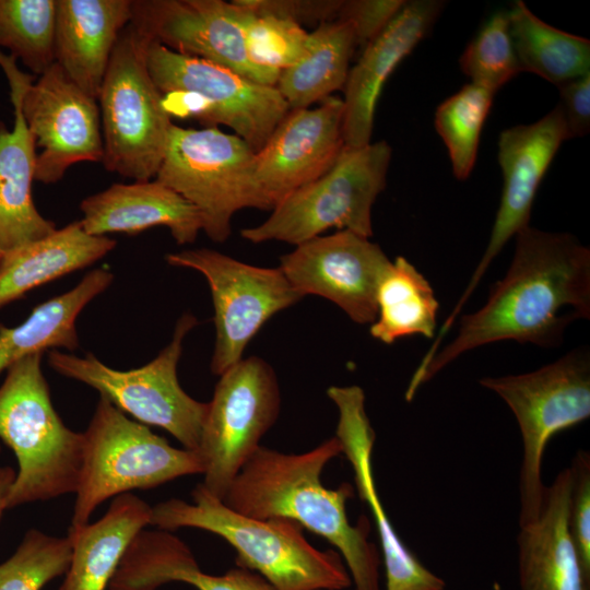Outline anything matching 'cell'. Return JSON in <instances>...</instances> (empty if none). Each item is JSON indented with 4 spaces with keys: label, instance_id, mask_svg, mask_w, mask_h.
<instances>
[{
    "label": "cell",
    "instance_id": "obj_1",
    "mask_svg": "<svg viewBox=\"0 0 590 590\" xmlns=\"http://www.w3.org/2000/svg\"><path fill=\"white\" fill-rule=\"evenodd\" d=\"M515 241L509 269L486 303L462 316L457 337L415 369L405 390L408 402L468 351L500 341L556 347L571 322L590 318V249L569 233L530 225Z\"/></svg>",
    "mask_w": 590,
    "mask_h": 590
},
{
    "label": "cell",
    "instance_id": "obj_2",
    "mask_svg": "<svg viewBox=\"0 0 590 590\" xmlns=\"http://www.w3.org/2000/svg\"><path fill=\"white\" fill-rule=\"evenodd\" d=\"M342 453L335 436L302 453L260 446L233 480L222 502L236 512L257 518H285L331 543L341 555L355 590H382L377 546L369 540L370 522L362 516L352 524L346 502L354 487L322 485L321 474Z\"/></svg>",
    "mask_w": 590,
    "mask_h": 590
},
{
    "label": "cell",
    "instance_id": "obj_3",
    "mask_svg": "<svg viewBox=\"0 0 590 590\" xmlns=\"http://www.w3.org/2000/svg\"><path fill=\"white\" fill-rule=\"evenodd\" d=\"M191 497L192 503L169 498L156 504L150 524L167 531L196 528L221 536L236 551V566L259 574L276 590H344L352 585L339 552L312 546L297 522L236 512L202 483Z\"/></svg>",
    "mask_w": 590,
    "mask_h": 590
},
{
    "label": "cell",
    "instance_id": "obj_4",
    "mask_svg": "<svg viewBox=\"0 0 590 590\" xmlns=\"http://www.w3.org/2000/svg\"><path fill=\"white\" fill-rule=\"evenodd\" d=\"M43 353L7 369L0 386V439L17 460L7 509L75 494L84 439L56 412L42 370Z\"/></svg>",
    "mask_w": 590,
    "mask_h": 590
},
{
    "label": "cell",
    "instance_id": "obj_5",
    "mask_svg": "<svg viewBox=\"0 0 590 590\" xmlns=\"http://www.w3.org/2000/svg\"><path fill=\"white\" fill-rule=\"evenodd\" d=\"M83 439V465L70 528L88 523L95 509L109 498L203 473L196 451L173 447L102 394Z\"/></svg>",
    "mask_w": 590,
    "mask_h": 590
},
{
    "label": "cell",
    "instance_id": "obj_6",
    "mask_svg": "<svg viewBox=\"0 0 590 590\" xmlns=\"http://www.w3.org/2000/svg\"><path fill=\"white\" fill-rule=\"evenodd\" d=\"M480 385L511 410L522 439L519 527L538 520L546 491L542 462L548 441L590 416V356L575 349L536 370L485 377Z\"/></svg>",
    "mask_w": 590,
    "mask_h": 590
},
{
    "label": "cell",
    "instance_id": "obj_7",
    "mask_svg": "<svg viewBox=\"0 0 590 590\" xmlns=\"http://www.w3.org/2000/svg\"><path fill=\"white\" fill-rule=\"evenodd\" d=\"M154 179L199 211L202 231L215 243L227 240L236 212L272 210L257 179L256 152L240 137L217 127L173 123Z\"/></svg>",
    "mask_w": 590,
    "mask_h": 590
},
{
    "label": "cell",
    "instance_id": "obj_8",
    "mask_svg": "<svg viewBox=\"0 0 590 590\" xmlns=\"http://www.w3.org/2000/svg\"><path fill=\"white\" fill-rule=\"evenodd\" d=\"M152 39L131 22L120 32L97 97L108 172L155 178L173 125L146 62Z\"/></svg>",
    "mask_w": 590,
    "mask_h": 590
},
{
    "label": "cell",
    "instance_id": "obj_9",
    "mask_svg": "<svg viewBox=\"0 0 590 590\" xmlns=\"http://www.w3.org/2000/svg\"><path fill=\"white\" fill-rule=\"evenodd\" d=\"M392 155L386 141L345 146L319 178L278 203L261 224L240 231L253 244L283 241L298 245L330 228L373 236L371 210L384 191Z\"/></svg>",
    "mask_w": 590,
    "mask_h": 590
},
{
    "label": "cell",
    "instance_id": "obj_10",
    "mask_svg": "<svg viewBox=\"0 0 590 590\" xmlns=\"http://www.w3.org/2000/svg\"><path fill=\"white\" fill-rule=\"evenodd\" d=\"M151 78L169 115L224 125L255 152L290 111L276 86L256 83L220 64L176 52L152 40L146 49Z\"/></svg>",
    "mask_w": 590,
    "mask_h": 590
},
{
    "label": "cell",
    "instance_id": "obj_11",
    "mask_svg": "<svg viewBox=\"0 0 590 590\" xmlns=\"http://www.w3.org/2000/svg\"><path fill=\"white\" fill-rule=\"evenodd\" d=\"M197 324L193 315L184 314L176 323L172 341L154 359L139 368L117 370L93 354L79 357L58 350L48 353V363L56 373L94 388L139 423L163 428L185 449L197 451L208 402L190 397L177 377L184 340Z\"/></svg>",
    "mask_w": 590,
    "mask_h": 590
},
{
    "label": "cell",
    "instance_id": "obj_12",
    "mask_svg": "<svg viewBox=\"0 0 590 590\" xmlns=\"http://www.w3.org/2000/svg\"><path fill=\"white\" fill-rule=\"evenodd\" d=\"M280 406L278 377L263 358H241L220 375L196 451L203 465L202 484L213 496L224 498L276 422Z\"/></svg>",
    "mask_w": 590,
    "mask_h": 590
},
{
    "label": "cell",
    "instance_id": "obj_13",
    "mask_svg": "<svg viewBox=\"0 0 590 590\" xmlns=\"http://www.w3.org/2000/svg\"><path fill=\"white\" fill-rule=\"evenodd\" d=\"M165 259L170 266L198 271L209 284L215 326L211 371L217 376L243 358L248 343L272 316L304 297L279 267H256L208 248L172 252Z\"/></svg>",
    "mask_w": 590,
    "mask_h": 590
},
{
    "label": "cell",
    "instance_id": "obj_14",
    "mask_svg": "<svg viewBox=\"0 0 590 590\" xmlns=\"http://www.w3.org/2000/svg\"><path fill=\"white\" fill-rule=\"evenodd\" d=\"M250 13L241 0H137L130 22L176 52L275 86L280 75L257 68L248 58L244 32Z\"/></svg>",
    "mask_w": 590,
    "mask_h": 590
},
{
    "label": "cell",
    "instance_id": "obj_15",
    "mask_svg": "<svg viewBox=\"0 0 590 590\" xmlns=\"http://www.w3.org/2000/svg\"><path fill=\"white\" fill-rule=\"evenodd\" d=\"M565 140L567 131L558 105L533 123L514 126L500 132L497 157L503 173V192L491 236L465 290L438 329V338L449 332L504 246L530 225L539 186Z\"/></svg>",
    "mask_w": 590,
    "mask_h": 590
},
{
    "label": "cell",
    "instance_id": "obj_16",
    "mask_svg": "<svg viewBox=\"0 0 590 590\" xmlns=\"http://www.w3.org/2000/svg\"><path fill=\"white\" fill-rule=\"evenodd\" d=\"M391 262L369 238L339 231L296 245L281 257L279 268L303 296L323 297L352 321L371 324L377 290Z\"/></svg>",
    "mask_w": 590,
    "mask_h": 590
},
{
    "label": "cell",
    "instance_id": "obj_17",
    "mask_svg": "<svg viewBox=\"0 0 590 590\" xmlns=\"http://www.w3.org/2000/svg\"><path fill=\"white\" fill-rule=\"evenodd\" d=\"M96 101L56 62L26 85L21 108L36 146L42 149L36 157L35 180L54 184L76 163H102L104 144Z\"/></svg>",
    "mask_w": 590,
    "mask_h": 590
},
{
    "label": "cell",
    "instance_id": "obj_18",
    "mask_svg": "<svg viewBox=\"0 0 590 590\" xmlns=\"http://www.w3.org/2000/svg\"><path fill=\"white\" fill-rule=\"evenodd\" d=\"M343 101L330 96L316 108L291 109L256 152V175L272 209L323 175L344 148Z\"/></svg>",
    "mask_w": 590,
    "mask_h": 590
},
{
    "label": "cell",
    "instance_id": "obj_19",
    "mask_svg": "<svg viewBox=\"0 0 590 590\" xmlns=\"http://www.w3.org/2000/svg\"><path fill=\"white\" fill-rule=\"evenodd\" d=\"M327 394L338 410L335 437L353 469L358 496L367 505L378 532L385 590H444L445 581L426 568L399 538L379 498L371 464L376 434L366 412L364 390L356 385L331 386Z\"/></svg>",
    "mask_w": 590,
    "mask_h": 590
},
{
    "label": "cell",
    "instance_id": "obj_20",
    "mask_svg": "<svg viewBox=\"0 0 590 590\" xmlns=\"http://www.w3.org/2000/svg\"><path fill=\"white\" fill-rule=\"evenodd\" d=\"M442 1H405L391 22L363 50L344 85L342 134L345 146L370 143L376 106L382 87L398 64L428 34Z\"/></svg>",
    "mask_w": 590,
    "mask_h": 590
},
{
    "label": "cell",
    "instance_id": "obj_21",
    "mask_svg": "<svg viewBox=\"0 0 590 590\" xmlns=\"http://www.w3.org/2000/svg\"><path fill=\"white\" fill-rule=\"evenodd\" d=\"M0 66L11 88L13 129L0 123V246L3 253L42 239L57 228L42 216L32 196L37 153L35 138L21 108V98L32 76L16 60L0 50Z\"/></svg>",
    "mask_w": 590,
    "mask_h": 590
},
{
    "label": "cell",
    "instance_id": "obj_22",
    "mask_svg": "<svg viewBox=\"0 0 590 590\" xmlns=\"http://www.w3.org/2000/svg\"><path fill=\"white\" fill-rule=\"evenodd\" d=\"M83 229L94 236L139 234L165 226L178 245L193 243L202 231L199 211L156 179L114 184L82 200Z\"/></svg>",
    "mask_w": 590,
    "mask_h": 590
},
{
    "label": "cell",
    "instance_id": "obj_23",
    "mask_svg": "<svg viewBox=\"0 0 590 590\" xmlns=\"http://www.w3.org/2000/svg\"><path fill=\"white\" fill-rule=\"evenodd\" d=\"M131 16V0H56L55 62L96 99L119 34Z\"/></svg>",
    "mask_w": 590,
    "mask_h": 590
},
{
    "label": "cell",
    "instance_id": "obj_24",
    "mask_svg": "<svg viewBox=\"0 0 590 590\" xmlns=\"http://www.w3.org/2000/svg\"><path fill=\"white\" fill-rule=\"evenodd\" d=\"M185 582L197 590H276L259 574L233 567L223 575L204 573L190 547L167 530H141L128 546L108 590H157Z\"/></svg>",
    "mask_w": 590,
    "mask_h": 590
},
{
    "label": "cell",
    "instance_id": "obj_25",
    "mask_svg": "<svg viewBox=\"0 0 590 590\" xmlns=\"http://www.w3.org/2000/svg\"><path fill=\"white\" fill-rule=\"evenodd\" d=\"M570 487L571 472L566 468L546 486L538 520L520 527V590H590L568 529Z\"/></svg>",
    "mask_w": 590,
    "mask_h": 590
},
{
    "label": "cell",
    "instance_id": "obj_26",
    "mask_svg": "<svg viewBox=\"0 0 590 590\" xmlns=\"http://www.w3.org/2000/svg\"><path fill=\"white\" fill-rule=\"evenodd\" d=\"M152 506L132 493L113 498L95 522L69 528L71 562L59 590H106L134 536L151 521Z\"/></svg>",
    "mask_w": 590,
    "mask_h": 590
},
{
    "label": "cell",
    "instance_id": "obj_27",
    "mask_svg": "<svg viewBox=\"0 0 590 590\" xmlns=\"http://www.w3.org/2000/svg\"><path fill=\"white\" fill-rule=\"evenodd\" d=\"M115 246L114 239L90 235L75 221L4 252L0 261V307L33 288L95 263Z\"/></svg>",
    "mask_w": 590,
    "mask_h": 590
},
{
    "label": "cell",
    "instance_id": "obj_28",
    "mask_svg": "<svg viewBox=\"0 0 590 590\" xmlns=\"http://www.w3.org/2000/svg\"><path fill=\"white\" fill-rule=\"evenodd\" d=\"M113 279L107 269L92 270L70 291L37 305L22 323L15 327L0 324V374L34 353L78 349L76 319Z\"/></svg>",
    "mask_w": 590,
    "mask_h": 590
},
{
    "label": "cell",
    "instance_id": "obj_29",
    "mask_svg": "<svg viewBox=\"0 0 590 590\" xmlns=\"http://www.w3.org/2000/svg\"><path fill=\"white\" fill-rule=\"evenodd\" d=\"M355 47L350 22L333 20L317 25L309 33L306 54L281 72L275 85L290 109L308 108L344 88Z\"/></svg>",
    "mask_w": 590,
    "mask_h": 590
},
{
    "label": "cell",
    "instance_id": "obj_30",
    "mask_svg": "<svg viewBox=\"0 0 590 590\" xmlns=\"http://www.w3.org/2000/svg\"><path fill=\"white\" fill-rule=\"evenodd\" d=\"M509 14L510 35L521 71L560 85L590 72V40L540 20L522 1Z\"/></svg>",
    "mask_w": 590,
    "mask_h": 590
},
{
    "label": "cell",
    "instance_id": "obj_31",
    "mask_svg": "<svg viewBox=\"0 0 590 590\" xmlns=\"http://www.w3.org/2000/svg\"><path fill=\"white\" fill-rule=\"evenodd\" d=\"M377 316L370 335L385 343L420 334L435 337L439 303L427 279L404 257L399 256L381 279Z\"/></svg>",
    "mask_w": 590,
    "mask_h": 590
},
{
    "label": "cell",
    "instance_id": "obj_32",
    "mask_svg": "<svg viewBox=\"0 0 590 590\" xmlns=\"http://www.w3.org/2000/svg\"><path fill=\"white\" fill-rule=\"evenodd\" d=\"M56 0H0V47L42 75L55 63Z\"/></svg>",
    "mask_w": 590,
    "mask_h": 590
},
{
    "label": "cell",
    "instance_id": "obj_33",
    "mask_svg": "<svg viewBox=\"0 0 590 590\" xmlns=\"http://www.w3.org/2000/svg\"><path fill=\"white\" fill-rule=\"evenodd\" d=\"M493 96L492 92L470 83L445 99L436 110L435 128L448 150L458 180H465L474 167Z\"/></svg>",
    "mask_w": 590,
    "mask_h": 590
},
{
    "label": "cell",
    "instance_id": "obj_34",
    "mask_svg": "<svg viewBox=\"0 0 590 590\" xmlns=\"http://www.w3.org/2000/svg\"><path fill=\"white\" fill-rule=\"evenodd\" d=\"M70 538L30 529L15 552L0 564V590H42L64 575L71 562Z\"/></svg>",
    "mask_w": 590,
    "mask_h": 590
},
{
    "label": "cell",
    "instance_id": "obj_35",
    "mask_svg": "<svg viewBox=\"0 0 590 590\" xmlns=\"http://www.w3.org/2000/svg\"><path fill=\"white\" fill-rule=\"evenodd\" d=\"M460 67L472 84L493 94L521 72L508 11H497L484 23L463 51Z\"/></svg>",
    "mask_w": 590,
    "mask_h": 590
},
{
    "label": "cell",
    "instance_id": "obj_36",
    "mask_svg": "<svg viewBox=\"0 0 590 590\" xmlns=\"http://www.w3.org/2000/svg\"><path fill=\"white\" fill-rule=\"evenodd\" d=\"M244 35L250 62L276 75L295 64L306 54L309 43V33L300 25L252 9Z\"/></svg>",
    "mask_w": 590,
    "mask_h": 590
},
{
    "label": "cell",
    "instance_id": "obj_37",
    "mask_svg": "<svg viewBox=\"0 0 590 590\" xmlns=\"http://www.w3.org/2000/svg\"><path fill=\"white\" fill-rule=\"evenodd\" d=\"M571 487L568 507V529L582 577L590 589V453L578 450L569 467Z\"/></svg>",
    "mask_w": 590,
    "mask_h": 590
},
{
    "label": "cell",
    "instance_id": "obj_38",
    "mask_svg": "<svg viewBox=\"0 0 590 590\" xmlns=\"http://www.w3.org/2000/svg\"><path fill=\"white\" fill-rule=\"evenodd\" d=\"M403 0H347L343 1L338 20L352 24L356 46L365 47L398 14Z\"/></svg>",
    "mask_w": 590,
    "mask_h": 590
},
{
    "label": "cell",
    "instance_id": "obj_39",
    "mask_svg": "<svg viewBox=\"0 0 590 590\" xmlns=\"http://www.w3.org/2000/svg\"><path fill=\"white\" fill-rule=\"evenodd\" d=\"M256 13L292 21L303 27L338 20L343 0H241Z\"/></svg>",
    "mask_w": 590,
    "mask_h": 590
},
{
    "label": "cell",
    "instance_id": "obj_40",
    "mask_svg": "<svg viewBox=\"0 0 590 590\" xmlns=\"http://www.w3.org/2000/svg\"><path fill=\"white\" fill-rule=\"evenodd\" d=\"M567 139L585 137L590 130V72L558 85Z\"/></svg>",
    "mask_w": 590,
    "mask_h": 590
},
{
    "label": "cell",
    "instance_id": "obj_41",
    "mask_svg": "<svg viewBox=\"0 0 590 590\" xmlns=\"http://www.w3.org/2000/svg\"><path fill=\"white\" fill-rule=\"evenodd\" d=\"M15 475L16 471L11 467H0V518L7 509L8 497Z\"/></svg>",
    "mask_w": 590,
    "mask_h": 590
},
{
    "label": "cell",
    "instance_id": "obj_42",
    "mask_svg": "<svg viewBox=\"0 0 590 590\" xmlns=\"http://www.w3.org/2000/svg\"><path fill=\"white\" fill-rule=\"evenodd\" d=\"M2 256H3V251H2V248H1V246H0V261H1V259H2Z\"/></svg>",
    "mask_w": 590,
    "mask_h": 590
},
{
    "label": "cell",
    "instance_id": "obj_43",
    "mask_svg": "<svg viewBox=\"0 0 590 590\" xmlns=\"http://www.w3.org/2000/svg\"><path fill=\"white\" fill-rule=\"evenodd\" d=\"M0 451H1V446H0Z\"/></svg>",
    "mask_w": 590,
    "mask_h": 590
}]
</instances>
